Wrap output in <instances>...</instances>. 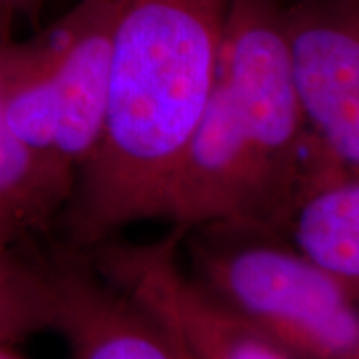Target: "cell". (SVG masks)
I'll list each match as a JSON object with an SVG mask.
<instances>
[{"instance_id": "obj_1", "label": "cell", "mask_w": 359, "mask_h": 359, "mask_svg": "<svg viewBox=\"0 0 359 359\" xmlns=\"http://www.w3.org/2000/svg\"><path fill=\"white\" fill-rule=\"evenodd\" d=\"M110 90L102 142L60 214L88 252L162 219L172 178L218 70L231 0H106Z\"/></svg>"}, {"instance_id": "obj_2", "label": "cell", "mask_w": 359, "mask_h": 359, "mask_svg": "<svg viewBox=\"0 0 359 359\" xmlns=\"http://www.w3.org/2000/svg\"><path fill=\"white\" fill-rule=\"evenodd\" d=\"M285 0H231L218 70L162 219L280 236L321 166L295 92Z\"/></svg>"}, {"instance_id": "obj_3", "label": "cell", "mask_w": 359, "mask_h": 359, "mask_svg": "<svg viewBox=\"0 0 359 359\" xmlns=\"http://www.w3.org/2000/svg\"><path fill=\"white\" fill-rule=\"evenodd\" d=\"M278 236L182 231L186 269L218 304L294 359H359V292Z\"/></svg>"}, {"instance_id": "obj_4", "label": "cell", "mask_w": 359, "mask_h": 359, "mask_svg": "<svg viewBox=\"0 0 359 359\" xmlns=\"http://www.w3.org/2000/svg\"><path fill=\"white\" fill-rule=\"evenodd\" d=\"M283 22L321 170L359 172V0H285Z\"/></svg>"}, {"instance_id": "obj_5", "label": "cell", "mask_w": 359, "mask_h": 359, "mask_svg": "<svg viewBox=\"0 0 359 359\" xmlns=\"http://www.w3.org/2000/svg\"><path fill=\"white\" fill-rule=\"evenodd\" d=\"M180 250L182 231L172 230L144 244L112 238L84 254L102 278L154 313L194 359H294L208 294L188 273Z\"/></svg>"}, {"instance_id": "obj_6", "label": "cell", "mask_w": 359, "mask_h": 359, "mask_svg": "<svg viewBox=\"0 0 359 359\" xmlns=\"http://www.w3.org/2000/svg\"><path fill=\"white\" fill-rule=\"evenodd\" d=\"M58 264V321L72 359H194L162 321L66 245Z\"/></svg>"}, {"instance_id": "obj_7", "label": "cell", "mask_w": 359, "mask_h": 359, "mask_svg": "<svg viewBox=\"0 0 359 359\" xmlns=\"http://www.w3.org/2000/svg\"><path fill=\"white\" fill-rule=\"evenodd\" d=\"M58 98V160L70 178L102 142L110 90V16L106 0H78L44 30Z\"/></svg>"}, {"instance_id": "obj_8", "label": "cell", "mask_w": 359, "mask_h": 359, "mask_svg": "<svg viewBox=\"0 0 359 359\" xmlns=\"http://www.w3.org/2000/svg\"><path fill=\"white\" fill-rule=\"evenodd\" d=\"M0 86L6 124L14 138L60 186L72 194L74 180L58 160V98L48 39L39 36L0 44Z\"/></svg>"}, {"instance_id": "obj_9", "label": "cell", "mask_w": 359, "mask_h": 359, "mask_svg": "<svg viewBox=\"0 0 359 359\" xmlns=\"http://www.w3.org/2000/svg\"><path fill=\"white\" fill-rule=\"evenodd\" d=\"M304 256L359 292V172H330L299 198L287 230Z\"/></svg>"}, {"instance_id": "obj_10", "label": "cell", "mask_w": 359, "mask_h": 359, "mask_svg": "<svg viewBox=\"0 0 359 359\" xmlns=\"http://www.w3.org/2000/svg\"><path fill=\"white\" fill-rule=\"evenodd\" d=\"M58 302L56 256H36L22 240L0 236V346L56 332Z\"/></svg>"}, {"instance_id": "obj_11", "label": "cell", "mask_w": 359, "mask_h": 359, "mask_svg": "<svg viewBox=\"0 0 359 359\" xmlns=\"http://www.w3.org/2000/svg\"><path fill=\"white\" fill-rule=\"evenodd\" d=\"M8 34L0 32V44ZM70 192L30 156L6 124L0 86V236L28 242L60 218Z\"/></svg>"}, {"instance_id": "obj_12", "label": "cell", "mask_w": 359, "mask_h": 359, "mask_svg": "<svg viewBox=\"0 0 359 359\" xmlns=\"http://www.w3.org/2000/svg\"><path fill=\"white\" fill-rule=\"evenodd\" d=\"M46 0H0V32L8 34V28L18 18H34Z\"/></svg>"}, {"instance_id": "obj_13", "label": "cell", "mask_w": 359, "mask_h": 359, "mask_svg": "<svg viewBox=\"0 0 359 359\" xmlns=\"http://www.w3.org/2000/svg\"><path fill=\"white\" fill-rule=\"evenodd\" d=\"M0 359H22V358H20V355H16V351H14L13 347L0 346Z\"/></svg>"}]
</instances>
